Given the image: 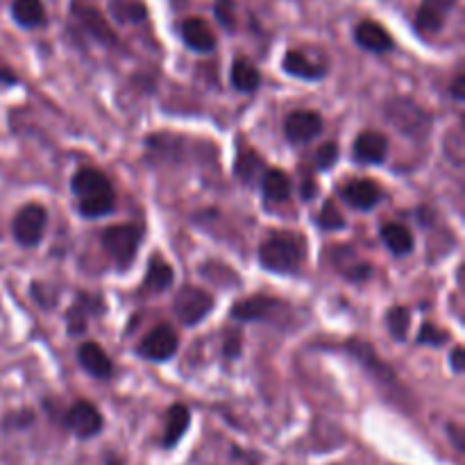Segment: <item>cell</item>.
I'll list each match as a JSON object with an SVG mask.
<instances>
[{
  "label": "cell",
  "mask_w": 465,
  "mask_h": 465,
  "mask_svg": "<svg viewBox=\"0 0 465 465\" xmlns=\"http://www.w3.org/2000/svg\"><path fill=\"white\" fill-rule=\"evenodd\" d=\"M73 193L77 197V209L84 218H100L114 212L116 207V196L114 187L105 175L96 168H80L73 175Z\"/></svg>",
  "instance_id": "cell-1"
},
{
  "label": "cell",
  "mask_w": 465,
  "mask_h": 465,
  "mask_svg": "<svg viewBox=\"0 0 465 465\" xmlns=\"http://www.w3.org/2000/svg\"><path fill=\"white\" fill-rule=\"evenodd\" d=\"M304 259V241L293 232H275L259 245V263L270 273H293Z\"/></svg>",
  "instance_id": "cell-2"
},
{
  "label": "cell",
  "mask_w": 465,
  "mask_h": 465,
  "mask_svg": "<svg viewBox=\"0 0 465 465\" xmlns=\"http://www.w3.org/2000/svg\"><path fill=\"white\" fill-rule=\"evenodd\" d=\"M100 241L112 261L123 270L132 266L137 257L139 245H141V229L137 225H112L100 234Z\"/></svg>",
  "instance_id": "cell-3"
},
{
  "label": "cell",
  "mask_w": 465,
  "mask_h": 465,
  "mask_svg": "<svg viewBox=\"0 0 465 465\" xmlns=\"http://www.w3.org/2000/svg\"><path fill=\"white\" fill-rule=\"evenodd\" d=\"M386 118L393 123L402 134L411 139L427 137V132L431 130V116L418 105V102L409 100V98H395L386 107Z\"/></svg>",
  "instance_id": "cell-4"
},
{
  "label": "cell",
  "mask_w": 465,
  "mask_h": 465,
  "mask_svg": "<svg viewBox=\"0 0 465 465\" xmlns=\"http://www.w3.org/2000/svg\"><path fill=\"white\" fill-rule=\"evenodd\" d=\"M213 309L212 293L197 286H182L172 298V314L184 327H196L197 323H203Z\"/></svg>",
  "instance_id": "cell-5"
},
{
  "label": "cell",
  "mask_w": 465,
  "mask_h": 465,
  "mask_svg": "<svg viewBox=\"0 0 465 465\" xmlns=\"http://www.w3.org/2000/svg\"><path fill=\"white\" fill-rule=\"evenodd\" d=\"M46 225H48L46 209L41 207V204H26V207L20 209V212L14 216L12 232H14V238L20 243V245L32 248V245H36V243L44 238Z\"/></svg>",
  "instance_id": "cell-6"
},
{
  "label": "cell",
  "mask_w": 465,
  "mask_h": 465,
  "mask_svg": "<svg viewBox=\"0 0 465 465\" xmlns=\"http://www.w3.org/2000/svg\"><path fill=\"white\" fill-rule=\"evenodd\" d=\"M71 12L77 19V23L84 28L86 35H92L93 39L105 44V46H116L118 44L116 32L112 30L109 20L102 16V12L98 10L96 5H92V3H82V0H73Z\"/></svg>",
  "instance_id": "cell-7"
},
{
  "label": "cell",
  "mask_w": 465,
  "mask_h": 465,
  "mask_svg": "<svg viewBox=\"0 0 465 465\" xmlns=\"http://www.w3.org/2000/svg\"><path fill=\"white\" fill-rule=\"evenodd\" d=\"M64 427L77 438H93L102 429V415L92 402H76L64 415Z\"/></svg>",
  "instance_id": "cell-8"
},
{
  "label": "cell",
  "mask_w": 465,
  "mask_h": 465,
  "mask_svg": "<svg viewBox=\"0 0 465 465\" xmlns=\"http://www.w3.org/2000/svg\"><path fill=\"white\" fill-rule=\"evenodd\" d=\"M456 3L459 0H422L415 14V30L425 36L438 35Z\"/></svg>",
  "instance_id": "cell-9"
},
{
  "label": "cell",
  "mask_w": 465,
  "mask_h": 465,
  "mask_svg": "<svg viewBox=\"0 0 465 465\" xmlns=\"http://www.w3.org/2000/svg\"><path fill=\"white\" fill-rule=\"evenodd\" d=\"M177 352V334L168 325H159L141 341L139 354L150 361H166Z\"/></svg>",
  "instance_id": "cell-10"
},
{
  "label": "cell",
  "mask_w": 465,
  "mask_h": 465,
  "mask_svg": "<svg viewBox=\"0 0 465 465\" xmlns=\"http://www.w3.org/2000/svg\"><path fill=\"white\" fill-rule=\"evenodd\" d=\"M354 41H357V46H361L364 51L377 52V55L393 51L395 46V41L393 36L389 35V30H386L381 23H377V20L368 19L361 20L359 26L354 28Z\"/></svg>",
  "instance_id": "cell-11"
},
{
  "label": "cell",
  "mask_w": 465,
  "mask_h": 465,
  "mask_svg": "<svg viewBox=\"0 0 465 465\" xmlns=\"http://www.w3.org/2000/svg\"><path fill=\"white\" fill-rule=\"evenodd\" d=\"M180 35H182V41L191 51L203 52V55L216 51V35H213L207 20L200 19V16H191V19L182 20Z\"/></svg>",
  "instance_id": "cell-12"
},
{
  "label": "cell",
  "mask_w": 465,
  "mask_h": 465,
  "mask_svg": "<svg viewBox=\"0 0 465 465\" xmlns=\"http://www.w3.org/2000/svg\"><path fill=\"white\" fill-rule=\"evenodd\" d=\"M323 132V118L316 112H293L284 121V134L293 143H307Z\"/></svg>",
  "instance_id": "cell-13"
},
{
  "label": "cell",
  "mask_w": 465,
  "mask_h": 465,
  "mask_svg": "<svg viewBox=\"0 0 465 465\" xmlns=\"http://www.w3.org/2000/svg\"><path fill=\"white\" fill-rule=\"evenodd\" d=\"M389 152V141L381 132L365 130L354 139L352 157L359 164H381Z\"/></svg>",
  "instance_id": "cell-14"
},
{
  "label": "cell",
  "mask_w": 465,
  "mask_h": 465,
  "mask_svg": "<svg viewBox=\"0 0 465 465\" xmlns=\"http://www.w3.org/2000/svg\"><path fill=\"white\" fill-rule=\"evenodd\" d=\"M284 304L279 300L269 298V295H253V298L238 300L232 309V318L243 320V323H254V320H266L279 311Z\"/></svg>",
  "instance_id": "cell-15"
},
{
  "label": "cell",
  "mask_w": 465,
  "mask_h": 465,
  "mask_svg": "<svg viewBox=\"0 0 465 465\" xmlns=\"http://www.w3.org/2000/svg\"><path fill=\"white\" fill-rule=\"evenodd\" d=\"M77 359H80L82 368L92 374V377H96V380H109V377H112V359H109V354H107L96 341L82 343L80 349H77Z\"/></svg>",
  "instance_id": "cell-16"
},
{
  "label": "cell",
  "mask_w": 465,
  "mask_h": 465,
  "mask_svg": "<svg viewBox=\"0 0 465 465\" xmlns=\"http://www.w3.org/2000/svg\"><path fill=\"white\" fill-rule=\"evenodd\" d=\"M102 314V300L100 295H89V293H80L76 298V302L71 304L68 309V316H66V323H68V332L71 334H82L89 327V318L92 316Z\"/></svg>",
  "instance_id": "cell-17"
},
{
  "label": "cell",
  "mask_w": 465,
  "mask_h": 465,
  "mask_svg": "<svg viewBox=\"0 0 465 465\" xmlns=\"http://www.w3.org/2000/svg\"><path fill=\"white\" fill-rule=\"evenodd\" d=\"M381 191L380 187L368 180V177H359V180H352L349 184H345L343 188V200L354 209H361V212H368L374 204L380 203Z\"/></svg>",
  "instance_id": "cell-18"
},
{
  "label": "cell",
  "mask_w": 465,
  "mask_h": 465,
  "mask_svg": "<svg viewBox=\"0 0 465 465\" xmlns=\"http://www.w3.org/2000/svg\"><path fill=\"white\" fill-rule=\"evenodd\" d=\"M12 16L20 28H41L48 20L44 0H12Z\"/></svg>",
  "instance_id": "cell-19"
},
{
  "label": "cell",
  "mask_w": 465,
  "mask_h": 465,
  "mask_svg": "<svg viewBox=\"0 0 465 465\" xmlns=\"http://www.w3.org/2000/svg\"><path fill=\"white\" fill-rule=\"evenodd\" d=\"M282 68L289 76L302 77V80H320L325 76V66L309 60L302 51H289L282 60Z\"/></svg>",
  "instance_id": "cell-20"
},
{
  "label": "cell",
  "mask_w": 465,
  "mask_h": 465,
  "mask_svg": "<svg viewBox=\"0 0 465 465\" xmlns=\"http://www.w3.org/2000/svg\"><path fill=\"white\" fill-rule=\"evenodd\" d=\"M291 188V177L279 168H270L261 175V191L269 203H286Z\"/></svg>",
  "instance_id": "cell-21"
},
{
  "label": "cell",
  "mask_w": 465,
  "mask_h": 465,
  "mask_svg": "<svg viewBox=\"0 0 465 465\" xmlns=\"http://www.w3.org/2000/svg\"><path fill=\"white\" fill-rule=\"evenodd\" d=\"M381 241H384L386 248L390 250L397 257H405V254L413 253V234L409 232V228L400 223H389L381 228Z\"/></svg>",
  "instance_id": "cell-22"
},
{
  "label": "cell",
  "mask_w": 465,
  "mask_h": 465,
  "mask_svg": "<svg viewBox=\"0 0 465 465\" xmlns=\"http://www.w3.org/2000/svg\"><path fill=\"white\" fill-rule=\"evenodd\" d=\"M191 415L184 405H172L166 413V434H164V447H172L180 443L184 431L188 429Z\"/></svg>",
  "instance_id": "cell-23"
},
{
  "label": "cell",
  "mask_w": 465,
  "mask_h": 465,
  "mask_svg": "<svg viewBox=\"0 0 465 465\" xmlns=\"http://www.w3.org/2000/svg\"><path fill=\"white\" fill-rule=\"evenodd\" d=\"M232 84L241 93H254L261 84L257 66L248 60H237L232 64Z\"/></svg>",
  "instance_id": "cell-24"
},
{
  "label": "cell",
  "mask_w": 465,
  "mask_h": 465,
  "mask_svg": "<svg viewBox=\"0 0 465 465\" xmlns=\"http://www.w3.org/2000/svg\"><path fill=\"white\" fill-rule=\"evenodd\" d=\"M263 172H266L263 159L259 157L253 148H243L237 157V175L241 177L245 184H254L257 180H261Z\"/></svg>",
  "instance_id": "cell-25"
},
{
  "label": "cell",
  "mask_w": 465,
  "mask_h": 465,
  "mask_svg": "<svg viewBox=\"0 0 465 465\" xmlns=\"http://www.w3.org/2000/svg\"><path fill=\"white\" fill-rule=\"evenodd\" d=\"M172 284V269L164 261L162 257H152L148 263L146 279H143V289L146 291H166Z\"/></svg>",
  "instance_id": "cell-26"
},
{
  "label": "cell",
  "mask_w": 465,
  "mask_h": 465,
  "mask_svg": "<svg viewBox=\"0 0 465 465\" xmlns=\"http://www.w3.org/2000/svg\"><path fill=\"white\" fill-rule=\"evenodd\" d=\"M112 12L121 23H139L148 16L141 0H112Z\"/></svg>",
  "instance_id": "cell-27"
},
{
  "label": "cell",
  "mask_w": 465,
  "mask_h": 465,
  "mask_svg": "<svg viewBox=\"0 0 465 465\" xmlns=\"http://www.w3.org/2000/svg\"><path fill=\"white\" fill-rule=\"evenodd\" d=\"M386 323H389V332L395 341H405L406 332H409L411 314L406 307H393L386 316Z\"/></svg>",
  "instance_id": "cell-28"
},
{
  "label": "cell",
  "mask_w": 465,
  "mask_h": 465,
  "mask_svg": "<svg viewBox=\"0 0 465 465\" xmlns=\"http://www.w3.org/2000/svg\"><path fill=\"white\" fill-rule=\"evenodd\" d=\"M213 16H216V20L225 30H237V0H216L213 3Z\"/></svg>",
  "instance_id": "cell-29"
},
{
  "label": "cell",
  "mask_w": 465,
  "mask_h": 465,
  "mask_svg": "<svg viewBox=\"0 0 465 465\" xmlns=\"http://www.w3.org/2000/svg\"><path fill=\"white\" fill-rule=\"evenodd\" d=\"M318 225L323 229H343L345 228V218L343 213H341V209L336 207V203H325V207L320 209V216H318Z\"/></svg>",
  "instance_id": "cell-30"
},
{
  "label": "cell",
  "mask_w": 465,
  "mask_h": 465,
  "mask_svg": "<svg viewBox=\"0 0 465 465\" xmlns=\"http://www.w3.org/2000/svg\"><path fill=\"white\" fill-rule=\"evenodd\" d=\"M447 341H450V334L436 327L434 323H425L422 327H420V334H418L420 345H436V348H440V345H445Z\"/></svg>",
  "instance_id": "cell-31"
},
{
  "label": "cell",
  "mask_w": 465,
  "mask_h": 465,
  "mask_svg": "<svg viewBox=\"0 0 465 465\" xmlns=\"http://www.w3.org/2000/svg\"><path fill=\"white\" fill-rule=\"evenodd\" d=\"M336 162H339V146H336L334 141L323 143V146L318 148V152H316V166H318L320 171H329Z\"/></svg>",
  "instance_id": "cell-32"
},
{
  "label": "cell",
  "mask_w": 465,
  "mask_h": 465,
  "mask_svg": "<svg viewBox=\"0 0 465 465\" xmlns=\"http://www.w3.org/2000/svg\"><path fill=\"white\" fill-rule=\"evenodd\" d=\"M241 352V332H232V336H228L225 341V357L228 359H234Z\"/></svg>",
  "instance_id": "cell-33"
},
{
  "label": "cell",
  "mask_w": 465,
  "mask_h": 465,
  "mask_svg": "<svg viewBox=\"0 0 465 465\" xmlns=\"http://www.w3.org/2000/svg\"><path fill=\"white\" fill-rule=\"evenodd\" d=\"M452 96H454L456 100H463V98H465V76H463V73H459V76L454 77V82H452Z\"/></svg>",
  "instance_id": "cell-34"
},
{
  "label": "cell",
  "mask_w": 465,
  "mask_h": 465,
  "mask_svg": "<svg viewBox=\"0 0 465 465\" xmlns=\"http://www.w3.org/2000/svg\"><path fill=\"white\" fill-rule=\"evenodd\" d=\"M452 368H454V373H463L465 370L463 348H454V352H452Z\"/></svg>",
  "instance_id": "cell-35"
},
{
  "label": "cell",
  "mask_w": 465,
  "mask_h": 465,
  "mask_svg": "<svg viewBox=\"0 0 465 465\" xmlns=\"http://www.w3.org/2000/svg\"><path fill=\"white\" fill-rule=\"evenodd\" d=\"M314 196H316V184L311 182V180H307L302 187V197L304 200H314Z\"/></svg>",
  "instance_id": "cell-36"
},
{
  "label": "cell",
  "mask_w": 465,
  "mask_h": 465,
  "mask_svg": "<svg viewBox=\"0 0 465 465\" xmlns=\"http://www.w3.org/2000/svg\"><path fill=\"white\" fill-rule=\"evenodd\" d=\"M0 82L3 84H16V76L12 71H7V68H0Z\"/></svg>",
  "instance_id": "cell-37"
},
{
  "label": "cell",
  "mask_w": 465,
  "mask_h": 465,
  "mask_svg": "<svg viewBox=\"0 0 465 465\" xmlns=\"http://www.w3.org/2000/svg\"><path fill=\"white\" fill-rule=\"evenodd\" d=\"M447 429H450V431H452V436H454L456 447H459V450H463V440H461V429H459V427L450 425V427H447Z\"/></svg>",
  "instance_id": "cell-38"
}]
</instances>
